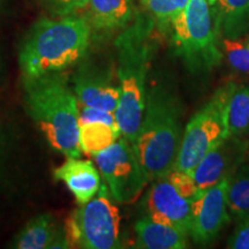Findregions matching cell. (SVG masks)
<instances>
[{"label": "cell", "mask_w": 249, "mask_h": 249, "mask_svg": "<svg viewBox=\"0 0 249 249\" xmlns=\"http://www.w3.org/2000/svg\"><path fill=\"white\" fill-rule=\"evenodd\" d=\"M182 113L179 97L166 86H154L147 91L133 148L149 181L174 170L183 136Z\"/></svg>", "instance_id": "6da1fadb"}, {"label": "cell", "mask_w": 249, "mask_h": 249, "mask_svg": "<svg viewBox=\"0 0 249 249\" xmlns=\"http://www.w3.org/2000/svg\"><path fill=\"white\" fill-rule=\"evenodd\" d=\"M90 37L91 24L86 17L71 14L39 20L29 31L18 54L23 79L73 67L86 55Z\"/></svg>", "instance_id": "7a4b0ae2"}, {"label": "cell", "mask_w": 249, "mask_h": 249, "mask_svg": "<svg viewBox=\"0 0 249 249\" xmlns=\"http://www.w3.org/2000/svg\"><path fill=\"white\" fill-rule=\"evenodd\" d=\"M28 113L49 144L67 158H79V102L65 71L23 79Z\"/></svg>", "instance_id": "3957f363"}, {"label": "cell", "mask_w": 249, "mask_h": 249, "mask_svg": "<svg viewBox=\"0 0 249 249\" xmlns=\"http://www.w3.org/2000/svg\"><path fill=\"white\" fill-rule=\"evenodd\" d=\"M174 52L192 74H207L219 66L223 52L211 5L208 0H189L171 21Z\"/></svg>", "instance_id": "277c9868"}, {"label": "cell", "mask_w": 249, "mask_h": 249, "mask_svg": "<svg viewBox=\"0 0 249 249\" xmlns=\"http://www.w3.org/2000/svg\"><path fill=\"white\" fill-rule=\"evenodd\" d=\"M150 49L138 36H124L119 43V103L114 111L121 136L134 143L141 124L147 97Z\"/></svg>", "instance_id": "5b68a950"}, {"label": "cell", "mask_w": 249, "mask_h": 249, "mask_svg": "<svg viewBox=\"0 0 249 249\" xmlns=\"http://www.w3.org/2000/svg\"><path fill=\"white\" fill-rule=\"evenodd\" d=\"M234 87V82L219 87L187 123L174 170L192 173L211 149L229 138V103Z\"/></svg>", "instance_id": "8992f818"}, {"label": "cell", "mask_w": 249, "mask_h": 249, "mask_svg": "<svg viewBox=\"0 0 249 249\" xmlns=\"http://www.w3.org/2000/svg\"><path fill=\"white\" fill-rule=\"evenodd\" d=\"M120 222V211L102 185L91 200L70 214L64 229L71 248L116 249L121 248Z\"/></svg>", "instance_id": "52a82bcc"}, {"label": "cell", "mask_w": 249, "mask_h": 249, "mask_svg": "<svg viewBox=\"0 0 249 249\" xmlns=\"http://www.w3.org/2000/svg\"><path fill=\"white\" fill-rule=\"evenodd\" d=\"M95 160L112 198L118 203H134L148 185L149 178L133 144L124 136L96 155Z\"/></svg>", "instance_id": "ba28073f"}, {"label": "cell", "mask_w": 249, "mask_h": 249, "mask_svg": "<svg viewBox=\"0 0 249 249\" xmlns=\"http://www.w3.org/2000/svg\"><path fill=\"white\" fill-rule=\"evenodd\" d=\"M227 186L229 179H224L193 201L191 236L196 244H211L231 220L227 208Z\"/></svg>", "instance_id": "9c48e42d"}, {"label": "cell", "mask_w": 249, "mask_h": 249, "mask_svg": "<svg viewBox=\"0 0 249 249\" xmlns=\"http://www.w3.org/2000/svg\"><path fill=\"white\" fill-rule=\"evenodd\" d=\"M248 151V142L244 138H229L208 152L192 171L198 192L202 193L229 179L244 163Z\"/></svg>", "instance_id": "30bf717a"}, {"label": "cell", "mask_w": 249, "mask_h": 249, "mask_svg": "<svg viewBox=\"0 0 249 249\" xmlns=\"http://www.w3.org/2000/svg\"><path fill=\"white\" fill-rule=\"evenodd\" d=\"M192 200L180 195L167 177L152 180L149 189L145 209L147 217L157 222L169 224L191 236Z\"/></svg>", "instance_id": "8fae6325"}, {"label": "cell", "mask_w": 249, "mask_h": 249, "mask_svg": "<svg viewBox=\"0 0 249 249\" xmlns=\"http://www.w3.org/2000/svg\"><path fill=\"white\" fill-rule=\"evenodd\" d=\"M74 92L79 105L114 112L119 103V83L112 68L83 65L74 75Z\"/></svg>", "instance_id": "7c38bea8"}, {"label": "cell", "mask_w": 249, "mask_h": 249, "mask_svg": "<svg viewBox=\"0 0 249 249\" xmlns=\"http://www.w3.org/2000/svg\"><path fill=\"white\" fill-rule=\"evenodd\" d=\"M53 178L67 186L79 205L91 200L102 186L101 176L92 161L79 158H67L53 171Z\"/></svg>", "instance_id": "4fadbf2b"}, {"label": "cell", "mask_w": 249, "mask_h": 249, "mask_svg": "<svg viewBox=\"0 0 249 249\" xmlns=\"http://www.w3.org/2000/svg\"><path fill=\"white\" fill-rule=\"evenodd\" d=\"M135 247L141 249H185L188 234L169 224L151 219H140L135 224Z\"/></svg>", "instance_id": "5bb4252c"}, {"label": "cell", "mask_w": 249, "mask_h": 249, "mask_svg": "<svg viewBox=\"0 0 249 249\" xmlns=\"http://www.w3.org/2000/svg\"><path fill=\"white\" fill-rule=\"evenodd\" d=\"M88 18L98 30H114L127 26L134 15L133 0H89Z\"/></svg>", "instance_id": "9a60e30c"}, {"label": "cell", "mask_w": 249, "mask_h": 249, "mask_svg": "<svg viewBox=\"0 0 249 249\" xmlns=\"http://www.w3.org/2000/svg\"><path fill=\"white\" fill-rule=\"evenodd\" d=\"M214 22L223 38H242L249 34V0H217Z\"/></svg>", "instance_id": "2e32d148"}, {"label": "cell", "mask_w": 249, "mask_h": 249, "mask_svg": "<svg viewBox=\"0 0 249 249\" xmlns=\"http://www.w3.org/2000/svg\"><path fill=\"white\" fill-rule=\"evenodd\" d=\"M64 230L58 226L51 213L34 217L18 233L11 247L18 249H51L55 239Z\"/></svg>", "instance_id": "e0dca14e"}, {"label": "cell", "mask_w": 249, "mask_h": 249, "mask_svg": "<svg viewBox=\"0 0 249 249\" xmlns=\"http://www.w3.org/2000/svg\"><path fill=\"white\" fill-rule=\"evenodd\" d=\"M121 136L119 128L101 121L79 123V142L82 152L96 156Z\"/></svg>", "instance_id": "ac0fdd59"}, {"label": "cell", "mask_w": 249, "mask_h": 249, "mask_svg": "<svg viewBox=\"0 0 249 249\" xmlns=\"http://www.w3.org/2000/svg\"><path fill=\"white\" fill-rule=\"evenodd\" d=\"M227 208L235 222L249 214V163H242L229 178Z\"/></svg>", "instance_id": "d6986e66"}, {"label": "cell", "mask_w": 249, "mask_h": 249, "mask_svg": "<svg viewBox=\"0 0 249 249\" xmlns=\"http://www.w3.org/2000/svg\"><path fill=\"white\" fill-rule=\"evenodd\" d=\"M249 130V83L234 87L229 103L230 136L245 138Z\"/></svg>", "instance_id": "ffe728a7"}, {"label": "cell", "mask_w": 249, "mask_h": 249, "mask_svg": "<svg viewBox=\"0 0 249 249\" xmlns=\"http://www.w3.org/2000/svg\"><path fill=\"white\" fill-rule=\"evenodd\" d=\"M223 57L233 71L249 74V45L242 38H223L220 40Z\"/></svg>", "instance_id": "44dd1931"}, {"label": "cell", "mask_w": 249, "mask_h": 249, "mask_svg": "<svg viewBox=\"0 0 249 249\" xmlns=\"http://www.w3.org/2000/svg\"><path fill=\"white\" fill-rule=\"evenodd\" d=\"M142 2L158 20L171 22L186 7L189 0H142Z\"/></svg>", "instance_id": "7402d4cb"}, {"label": "cell", "mask_w": 249, "mask_h": 249, "mask_svg": "<svg viewBox=\"0 0 249 249\" xmlns=\"http://www.w3.org/2000/svg\"><path fill=\"white\" fill-rule=\"evenodd\" d=\"M166 177L174 188L177 189V192L180 195H182L183 197L194 201L201 194L198 192L195 180L191 173L183 172V171L179 170H173L169 174H166Z\"/></svg>", "instance_id": "603a6c76"}, {"label": "cell", "mask_w": 249, "mask_h": 249, "mask_svg": "<svg viewBox=\"0 0 249 249\" xmlns=\"http://www.w3.org/2000/svg\"><path fill=\"white\" fill-rule=\"evenodd\" d=\"M43 2L52 15L66 17L86 8L89 0H43Z\"/></svg>", "instance_id": "cb8c5ba5"}, {"label": "cell", "mask_w": 249, "mask_h": 249, "mask_svg": "<svg viewBox=\"0 0 249 249\" xmlns=\"http://www.w3.org/2000/svg\"><path fill=\"white\" fill-rule=\"evenodd\" d=\"M227 248L249 249V214L236 222L234 232L227 241Z\"/></svg>", "instance_id": "d4e9b609"}, {"label": "cell", "mask_w": 249, "mask_h": 249, "mask_svg": "<svg viewBox=\"0 0 249 249\" xmlns=\"http://www.w3.org/2000/svg\"><path fill=\"white\" fill-rule=\"evenodd\" d=\"M89 121H101V123H105L110 124L112 127L118 128L114 112L99 110V108L95 107H83L82 110L80 111L79 123H89Z\"/></svg>", "instance_id": "484cf974"}, {"label": "cell", "mask_w": 249, "mask_h": 249, "mask_svg": "<svg viewBox=\"0 0 249 249\" xmlns=\"http://www.w3.org/2000/svg\"><path fill=\"white\" fill-rule=\"evenodd\" d=\"M242 39H244L245 40V42L246 43H247V44L249 45V34H248V35H246L245 37H244V38H242Z\"/></svg>", "instance_id": "4316f807"}, {"label": "cell", "mask_w": 249, "mask_h": 249, "mask_svg": "<svg viewBox=\"0 0 249 249\" xmlns=\"http://www.w3.org/2000/svg\"><path fill=\"white\" fill-rule=\"evenodd\" d=\"M208 2H209L211 6H213L217 2V0H208Z\"/></svg>", "instance_id": "83f0119b"}, {"label": "cell", "mask_w": 249, "mask_h": 249, "mask_svg": "<svg viewBox=\"0 0 249 249\" xmlns=\"http://www.w3.org/2000/svg\"><path fill=\"white\" fill-rule=\"evenodd\" d=\"M1 66H2V58H1V54H0V70H1Z\"/></svg>", "instance_id": "f1b7e54d"}, {"label": "cell", "mask_w": 249, "mask_h": 249, "mask_svg": "<svg viewBox=\"0 0 249 249\" xmlns=\"http://www.w3.org/2000/svg\"><path fill=\"white\" fill-rule=\"evenodd\" d=\"M247 157H248V161H249V140H248V151H247Z\"/></svg>", "instance_id": "f546056e"}]
</instances>
